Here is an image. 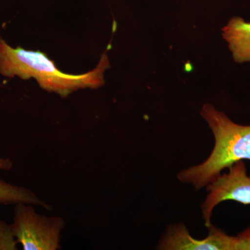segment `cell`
<instances>
[{
    "instance_id": "6da1fadb",
    "label": "cell",
    "mask_w": 250,
    "mask_h": 250,
    "mask_svg": "<svg viewBox=\"0 0 250 250\" xmlns=\"http://www.w3.org/2000/svg\"><path fill=\"white\" fill-rule=\"evenodd\" d=\"M110 67L106 52L102 56L98 66L82 75L61 71L55 63L41 51L13 48L0 39V74L22 80L34 78L42 89L65 98L81 88L95 89L104 84V72Z\"/></svg>"
},
{
    "instance_id": "7a4b0ae2",
    "label": "cell",
    "mask_w": 250,
    "mask_h": 250,
    "mask_svg": "<svg viewBox=\"0 0 250 250\" xmlns=\"http://www.w3.org/2000/svg\"><path fill=\"white\" fill-rule=\"evenodd\" d=\"M200 114L213 132L214 147L207 160L177 175L180 182L191 184L197 190L207 187L223 170L238 161H250V125L233 123L210 104L204 105Z\"/></svg>"
},
{
    "instance_id": "3957f363",
    "label": "cell",
    "mask_w": 250,
    "mask_h": 250,
    "mask_svg": "<svg viewBox=\"0 0 250 250\" xmlns=\"http://www.w3.org/2000/svg\"><path fill=\"white\" fill-rule=\"evenodd\" d=\"M65 226L61 216H47L37 213L34 205L19 203L15 205L11 224L18 245L24 250L62 249V235Z\"/></svg>"
},
{
    "instance_id": "277c9868",
    "label": "cell",
    "mask_w": 250,
    "mask_h": 250,
    "mask_svg": "<svg viewBox=\"0 0 250 250\" xmlns=\"http://www.w3.org/2000/svg\"><path fill=\"white\" fill-rule=\"evenodd\" d=\"M207 187L208 194L201 206L206 228L212 225L213 210L219 204L233 200L250 205V176L243 161L233 164L228 172L220 174Z\"/></svg>"
},
{
    "instance_id": "5b68a950",
    "label": "cell",
    "mask_w": 250,
    "mask_h": 250,
    "mask_svg": "<svg viewBox=\"0 0 250 250\" xmlns=\"http://www.w3.org/2000/svg\"><path fill=\"white\" fill-rule=\"evenodd\" d=\"M233 60L238 63L250 62V22L233 17L222 29Z\"/></svg>"
},
{
    "instance_id": "8992f818",
    "label": "cell",
    "mask_w": 250,
    "mask_h": 250,
    "mask_svg": "<svg viewBox=\"0 0 250 250\" xmlns=\"http://www.w3.org/2000/svg\"><path fill=\"white\" fill-rule=\"evenodd\" d=\"M19 203L41 207L47 210L52 208L50 205L27 188L14 185L0 179V204L16 205Z\"/></svg>"
},
{
    "instance_id": "52a82bcc",
    "label": "cell",
    "mask_w": 250,
    "mask_h": 250,
    "mask_svg": "<svg viewBox=\"0 0 250 250\" xmlns=\"http://www.w3.org/2000/svg\"><path fill=\"white\" fill-rule=\"evenodd\" d=\"M18 246L11 224L0 218V250H17Z\"/></svg>"
},
{
    "instance_id": "ba28073f",
    "label": "cell",
    "mask_w": 250,
    "mask_h": 250,
    "mask_svg": "<svg viewBox=\"0 0 250 250\" xmlns=\"http://www.w3.org/2000/svg\"><path fill=\"white\" fill-rule=\"evenodd\" d=\"M228 250H250V227L238 236L229 237Z\"/></svg>"
},
{
    "instance_id": "9c48e42d",
    "label": "cell",
    "mask_w": 250,
    "mask_h": 250,
    "mask_svg": "<svg viewBox=\"0 0 250 250\" xmlns=\"http://www.w3.org/2000/svg\"><path fill=\"white\" fill-rule=\"evenodd\" d=\"M14 167V163L9 158L0 157V172L10 171Z\"/></svg>"
}]
</instances>
